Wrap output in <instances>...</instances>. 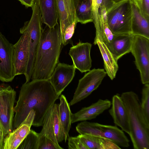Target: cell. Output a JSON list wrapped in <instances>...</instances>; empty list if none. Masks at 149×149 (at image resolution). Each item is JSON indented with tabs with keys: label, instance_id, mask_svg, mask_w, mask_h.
Instances as JSON below:
<instances>
[{
	"label": "cell",
	"instance_id": "cell-27",
	"mask_svg": "<svg viewBox=\"0 0 149 149\" xmlns=\"http://www.w3.org/2000/svg\"><path fill=\"white\" fill-rule=\"evenodd\" d=\"M140 105L141 110L146 122L149 124V84H144L142 91Z\"/></svg>",
	"mask_w": 149,
	"mask_h": 149
},
{
	"label": "cell",
	"instance_id": "cell-1",
	"mask_svg": "<svg viewBox=\"0 0 149 149\" xmlns=\"http://www.w3.org/2000/svg\"><path fill=\"white\" fill-rule=\"evenodd\" d=\"M49 80H33L21 87L16 105L13 128L17 127L33 110L35 115L32 125L42 126L47 111L59 98Z\"/></svg>",
	"mask_w": 149,
	"mask_h": 149
},
{
	"label": "cell",
	"instance_id": "cell-11",
	"mask_svg": "<svg viewBox=\"0 0 149 149\" xmlns=\"http://www.w3.org/2000/svg\"><path fill=\"white\" fill-rule=\"evenodd\" d=\"M13 45L0 31V80L11 82L15 75L13 64Z\"/></svg>",
	"mask_w": 149,
	"mask_h": 149
},
{
	"label": "cell",
	"instance_id": "cell-26",
	"mask_svg": "<svg viewBox=\"0 0 149 149\" xmlns=\"http://www.w3.org/2000/svg\"><path fill=\"white\" fill-rule=\"evenodd\" d=\"M39 133L31 130L17 149H38Z\"/></svg>",
	"mask_w": 149,
	"mask_h": 149
},
{
	"label": "cell",
	"instance_id": "cell-8",
	"mask_svg": "<svg viewBox=\"0 0 149 149\" xmlns=\"http://www.w3.org/2000/svg\"><path fill=\"white\" fill-rule=\"evenodd\" d=\"M130 52L135 59L136 68L139 71L142 83H149V39L134 36Z\"/></svg>",
	"mask_w": 149,
	"mask_h": 149
},
{
	"label": "cell",
	"instance_id": "cell-21",
	"mask_svg": "<svg viewBox=\"0 0 149 149\" xmlns=\"http://www.w3.org/2000/svg\"><path fill=\"white\" fill-rule=\"evenodd\" d=\"M133 37L132 34L114 35L112 41L106 45L117 61L130 52Z\"/></svg>",
	"mask_w": 149,
	"mask_h": 149
},
{
	"label": "cell",
	"instance_id": "cell-2",
	"mask_svg": "<svg viewBox=\"0 0 149 149\" xmlns=\"http://www.w3.org/2000/svg\"><path fill=\"white\" fill-rule=\"evenodd\" d=\"M59 24L43 29L36 55L31 79L49 80L58 63L62 48Z\"/></svg>",
	"mask_w": 149,
	"mask_h": 149
},
{
	"label": "cell",
	"instance_id": "cell-30",
	"mask_svg": "<svg viewBox=\"0 0 149 149\" xmlns=\"http://www.w3.org/2000/svg\"><path fill=\"white\" fill-rule=\"evenodd\" d=\"M77 23L76 21H74L66 29L63 42V45L65 46L70 43H72L71 38L74 34Z\"/></svg>",
	"mask_w": 149,
	"mask_h": 149
},
{
	"label": "cell",
	"instance_id": "cell-6",
	"mask_svg": "<svg viewBox=\"0 0 149 149\" xmlns=\"http://www.w3.org/2000/svg\"><path fill=\"white\" fill-rule=\"evenodd\" d=\"M107 11V25L113 34H132V12L130 0L113 4Z\"/></svg>",
	"mask_w": 149,
	"mask_h": 149
},
{
	"label": "cell",
	"instance_id": "cell-24",
	"mask_svg": "<svg viewBox=\"0 0 149 149\" xmlns=\"http://www.w3.org/2000/svg\"><path fill=\"white\" fill-rule=\"evenodd\" d=\"M87 149H120V146L103 138L89 135H78Z\"/></svg>",
	"mask_w": 149,
	"mask_h": 149
},
{
	"label": "cell",
	"instance_id": "cell-15",
	"mask_svg": "<svg viewBox=\"0 0 149 149\" xmlns=\"http://www.w3.org/2000/svg\"><path fill=\"white\" fill-rule=\"evenodd\" d=\"M91 47V43L82 42L79 40L76 45L70 48L69 54L72 59L73 64L81 73L89 71L92 66Z\"/></svg>",
	"mask_w": 149,
	"mask_h": 149
},
{
	"label": "cell",
	"instance_id": "cell-17",
	"mask_svg": "<svg viewBox=\"0 0 149 149\" xmlns=\"http://www.w3.org/2000/svg\"><path fill=\"white\" fill-rule=\"evenodd\" d=\"M94 44L97 45L102 55L105 72L112 80L116 77L118 69L117 61L103 41L100 29H96V35Z\"/></svg>",
	"mask_w": 149,
	"mask_h": 149
},
{
	"label": "cell",
	"instance_id": "cell-3",
	"mask_svg": "<svg viewBox=\"0 0 149 149\" xmlns=\"http://www.w3.org/2000/svg\"><path fill=\"white\" fill-rule=\"evenodd\" d=\"M120 97L127 113L134 148L149 149V124L143 115L138 95L130 91L123 93Z\"/></svg>",
	"mask_w": 149,
	"mask_h": 149
},
{
	"label": "cell",
	"instance_id": "cell-19",
	"mask_svg": "<svg viewBox=\"0 0 149 149\" xmlns=\"http://www.w3.org/2000/svg\"><path fill=\"white\" fill-rule=\"evenodd\" d=\"M111 105L112 107L109 111L114 123L129 135L130 130L128 117L120 96L118 94L114 95L112 98Z\"/></svg>",
	"mask_w": 149,
	"mask_h": 149
},
{
	"label": "cell",
	"instance_id": "cell-36",
	"mask_svg": "<svg viewBox=\"0 0 149 149\" xmlns=\"http://www.w3.org/2000/svg\"><path fill=\"white\" fill-rule=\"evenodd\" d=\"M3 132L2 129H1V127L0 126V135Z\"/></svg>",
	"mask_w": 149,
	"mask_h": 149
},
{
	"label": "cell",
	"instance_id": "cell-12",
	"mask_svg": "<svg viewBox=\"0 0 149 149\" xmlns=\"http://www.w3.org/2000/svg\"><path fill=\"white\" fill-rule=\"evenodd\" d=\"M20 33L22 35L13 47V64L15 76L24 74L29 57V34L26 31Z\"/></svg>",
	"mask_w": 149,
	"mask_h": 149
},
{
	"label": "cell",
	"instance_id": "cell-31",
	"mask_svg": "<svg viewBox=\"0 0 149 149\" xmlns=\"http://www.w3.org/2000/svg\"><path fill=\"white\" fill-rule=\"evenodd\" d=\"M143 16L149 20V0H136Z\"/></svg>",
	"mask_w": 149,
	"mask_h": 149
},
{
	"label": "cell",
	"instance_id": "cell-25",
	"mask_svg": "<svg viewBox=\"0 0 149 149\" xmlns=\"http://www.w3.org/2000/svg\"><path fill=\"white\" fill-rule=\"evenodd\" d=\"M75 21L86 24L93 21L92 4L88 0H76Z\"/></svg>",
	"mask_w": 149,
	"mask_h": 149
},
{
	"label": "cell",
	"instance_id": "cell-32",
	"mask_svg": "<svg viewBox=\"0 0 149 149\" xmlns=\"http://www.w3.org/2000/svg\"><path fill=\"white\" fill-rule=\"evenodd\" d=\"M21 3L25 6L26 7H32L33 6L35 0H18Z\"/></svg>",
	"mask_w": 149,
	"mask_h": 149
},
{
	"label": "cell",
	"instance_id": "cell-28",
	"mask_svg": "<svg viewBox=\"0 0 149 149\" xmlns=\"http://www.w3.org/2000/svg\"><path fill=\"white\" fill-rule=\"evenodd\" d=\"M44 136H39L38 149H63Z\"/></svg>",
	"mask_w": 149,
	"mask_h": 149
},
{
	"label": "cell",
	"instance_id": "cell-7",
	"mask_svg": "<svg viewBox=\"0 0 149 149\" xmlns=\"http://www.w3.org/2000/svg\"><path fill=\"white\" fill-rule=\"evenodd\" d=\"M16 95L10 86L0 90V126L5 136L13 130Z\"/></svg>",
	"mask_w": 149,
	"mask_h": 149
},
{
	"label": "cell",
	"instance_id": "cell-33",
	"mask_svg": "<svg viewBox=\"0 0 149 149\" xmlns=\"http://www.w3.org/2000/svg\"><path fill=\"white\" fill-rule=\"evenodd\" d=\"M113 5L110 0H102L101 5L105 6L107 10L110 8Z\"/></svg>",
	"mask_w": 149,
	"mask_h": 149
},
{
	"label": "cell",
	"instance_id": "cell-16",
	"mask_svg": "<svg viewBox=\"0 0 149 149\" xmlns=\"http://www.w3.org/2000/svg\"><path fill=\"white\" fill-rule=\"evenodd\" d=\"M62 44L66 28L75 21L76 0H56Z\"/></svg>",
	"mask_w": 149,
	"mask_h": 149
},
{
	"label": "cell",
	"instance_id": "cell-37",
	"mask_svg": "<svg viewBox=\"0 0 149 149\" xmlns=\"http://www.w3.org/2000/svg\"><path fill=\"white\" fill-rule=\"evenodd\" d=\"M92 4V0H88Z\"/></svg>",
	"mask_w": 149,
	"mask_h": 149
},
{
	"label": "cell",
	"instance_id": "cell-22",
	"mask_svg": "<svg viewBox=\"0 0 149 149\" xmlns=\"http://www.w3.org/2000/svg\"><path fill=\"white\" fill-rule=\"evenodd\" d=\"M43 23L50 28L58 23V15L56 0H38Z\"/></svg>",
	"mask_w": 149,
	"mask_h": 149
},
{
	"label": "cell",
	"instance_id": "cell-10",
	"mask_svg": "<svg viewBox=\"0 0 149 149\" xmlns=\"http://www.w3.org/2000/svg\"><path fill=\"white\" fill-rule=\"evenodd\" d=\"M58 105L54 103L47 111L44 118L42 128L39 133V136H45L57 145L63 141Z\"/></svg>",
	"mask_w": 149,
	"mask_h": 149
},
{
	"label": "cell",
	"instance_id": "cell-13",
	"mask_svg": "<svg viewBox=\"0 0 149 149\" xmlns=\"http://www.w3.org/2000/svg\"><path fill=\"white\" fill-rule=\"evenodd\" d=\"M75 70L73 64H57L49 80L58 95L59 96L71 82L75 74Z\"/></svg>",
	"mask_w": 149,
	"mask_h": 149
},
{
	"label": "cell",
	"instance_id": "cell-14",
	"mask_svg": "<svg viewBox=\"0 0 149 149\" xmlns=\"http://www.w3.org/2000/svg\"><path fill=\"white\" fill-rule=\"evenodd\" d=\"M35 115L34 111L31 110L17 127L5 136L3 149H17L30 132Z\"/></svg>",
	"mask_w": 149,
	"mask_h": 149
},
{
	"label": "cell",
	"instance_id": "cell-34",
	"mask_svg": "<svg viewBox=\"0 0 149 149\" xmlns=\"http://www.w3.org/2000/svg\"><path fill=\"white\" fill-rule=\"evenodd\" d=\"M5 135L3 132L0 135V149H3L4 144V139Z\"/></svg>",
	"mask_w": 149,
	"mask_h": 149
},
{
	"label": "cell",
	"instance_id": "cell-29",
	"mask_svg": "<svg viewBox=\"0 0 149 149\" xmlns=\"http://www.w3.org/2000/svg\"><path fill=\"white\" fill-rule=\"evenodd\" d=\"M69 149H87L79 135L69 137L68 138Z\"/></svg>",
	"mask_w": 149,
	"mask_h": 149
},
{
	"label": "cell",
	"instance_id": "cell-4",
	"mask_svg": "<svg viewBox=\"0 0 149 149\" xmlns=\"http://www.w3.org/2000/svg\"><path fill=\"white\" fill-rule=\"evenodd\" d=\"M32 13L30 20L25 22L20 32L27 31L29 36V57L25 73L26 82L31 79L34 61L40 42L43 23L38 0H35L31 7Z\"/></svg>",
	"mask_w": 149,
	"mask_h": 149
},
{
	"label": "cell",
	"instance_id": "cell-20",
	"mask_svg": "<svg viewBox=\"0 0 149 149\" xmlns=\"http://www.w3.org/2000/svg\"><path fill=\"white\" fill-rule=\"evenodd\" d=\"M130 0L132 12V34L149 39V20L142 14L136 0Z\"/></svg>",
	"mask_w": 149,
	"mask_h": 149
},
{
	"label": "cell",
	"instance_id": "cell-23",
	"mask_svg": "<svg viewBox=\"0 0 149 149\" xmlns=\"http://www.w3.org/2000/svg\"><path fill=\"white\" fill-rule=\"evenodd\" d=\"M58 113L61 128L63 141L66 142L69 136L71 127V112L70 105L65 95L62 94L59 97Z\"/></svg>",
	"mask_w": 149,
	"mask_h": 149
},
{
	"label": "cell",
	"instance_id": "cell-18",
	"mask_svg": "<svg viewBox=\"0 0 149 149\" xmlns=\"http://www.w3.org/2000/svg\"><path fill=\"white\" fill-rule=\"evenodd\" d=\"M111 105V102L109 100L99 99L90 106L82 108L75 113H72L71 123L94 119L109 109Z\"/></svg>",
	"mask_w": 149,
	"mask_h": 149
},
{
	"label": "cell",
	"instance_id": "cell-5",
	"mask_svg": "<svg viewBox=\"0 0 149 149\" xmlns=\"http://www.w3.org/2000/svg\"><path fill=\"white\" fill-rule=\"evenodd\" d=\"M80 134H88L108 139L119 146L128 148L130 141L123 130L117 127L82 121L76 127Z\"/></svg>",
	"mask_w": 149,
	"mask_h": 149
},
{
	"label": "cell",
	"instance_id": "cell-38",
	"mask_svg": "<svg viewBox=\"0 0 149 149\" xmlns=\"http://www.w3.org/2000/svg\"><path fill=\"white\" fill-rule=\"evenodd\" d=\"M2 88L0 86V90H1Z\"/></svg>",
	"mask_w": 149,
	"mask_h": 149
},
{
	"label": "cell",
	"instance_id": "cell-9",
	"mask_svg": "<svg viewBox=\"0 0 149 149\" xmlns=\"http://www.w3.org/2000/svg\"><path fill=\"white\" fill-rule=\"evenodd\" d=\"M106 74L104 69L100 68H94L85 74L79 81L70 105H73L89 95L99 87Z\"/></svg>",
	"mask_w": 149,
	"mask_h": 149
},
{
	"label": "cell",
	"instance_id": "cell-35",
	"mask_svg": "<svg viewBox=\"0 0 149 149\" xmlns=\"http://www.w3.org/2000/svg\"><path fill=\"white\" fill-rule=\"evenodd\" d=\"M126 0H110L113 4H116Z\"/></svg>",
	"mask_w": 149,
	"mask_h": 149
}]
</instances>
